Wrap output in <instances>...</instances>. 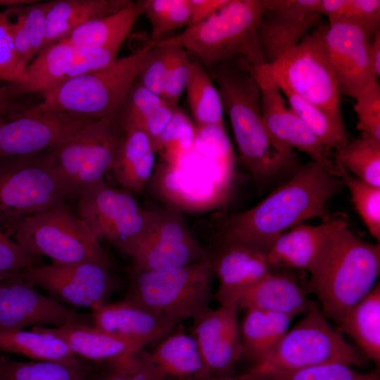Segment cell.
<instances>
[{"label": "cell", "instance_id": "obj_1", "mask_svg": "<svg viewBox=\"0 0 380 380\" xmlns=\"http://www.w3.org/2000/svg\"><path fill=\"white\" fill-rule=\"evenodd\" d=\"M336 169L315 161L299 167L293 177L253 208L230 215L220 243H238L267 252L289 229L316 217L329 218L327 202L341 189Z\"/></svg>", "mask_w": 380, "mask_h": 380}, {"label": "cell", "instance_id": "obj_2", "mask_svg": "<svg viewBox=\"0 0 380 380\" xmlns=\"http://www.w3.org/2000/svg\"><path fill=\"white\" fill-rule=\"evenodd\" d=\"M210 70L218 84L241 161L255 182L264 185L296 172L298 167L293 150L276 140L264 124L260 87L245 61L222 62Z\"/></svg>", "mask_w": 380, "mask_h": 380}, {"label": "cell", "instance_id": "obj_3", "mask_svg": "<svg viewBox=\"0 0 380 380\" xmlns=\"http://www.w3.org/2000/svg\"><path fill=\"white\" fill-rule=\"evenodd\" d=\"M379 272V243L358 238L346 221L327 236L307 288L317 296L325 317L338 324L372 290Z\"/></svg>", "mask_w": 380, "mask_h": 380}, {"label": "cell", "instance_id": "obj_4", "mask_svg": "<svg viewBox=\"0 0 380 380\" xmlns=\"http://www.w3.org/2000/svg\"><path fill=\"white\" fill-rule=\"evenodd\" d=\"M267 0H229L213 15L180 34L157 44L177 45L194 55L209 69L232 61L252 65L265 63L258 36Z\"/></svg>", "mask_w": 380, "mask_h": 380}, {"label": "cell", "instance_id": "obj_5", "mask_svg": "<svg viewBox=\"0 0 380 380\" xmlns=\"http://www.w3.org/2000/svg\"><path fill=\"white\" fill-rule=\"evenodd\" d=\"M156 44L149 40L137 51L117 58L103 69L61 82L43 92L42 102L29 109L91 119L115 116L138 77L147 53Z\"/></svg>", "mask_w": 380, "mask_h": 380}, {"label": "cell", "instance_id": "obj_6", "mask_svg": "<svg viewBox=\"0 0 380 380\" xmlns=\"http://www.w3.org/2000/svg\"><path fill=\"white\" fill-rule=\"evenodd\" d=\"M213 274L212 253L168 270H146L132 265L122 300L179 322L194 319L210 308Z\"/></svg>", "mask_w": 380, "mask_h": 380}, {"label": "cell", "instance_id": "obj_7", "mask_svg": "<svg viewBox=\"0 0 380 380\" xmlns=\"http://www.w3.org/2000/svg\"><path fill=\"white\" fill-rule=\"evenodd\" d=\"M8 229L25 251L47 257L53 264L93 262L110 267L99 241L65 203L25 217Z\"/></svg>", "mask_w": 380, "mask_h": 380}, {"label": "cell", "instance_id": "obj_8", "mask_svg": "<svg viewBox=\"0 0 380 380\" xmlns=\"http://www.w3.org/2000/svg\"><path fill=\"white\" fill-rule=\"evenodd\" d=\"M327 27L320 23L266 67L277 86L287 87L344 125L338 83L324 42Z\"/></svg>", "mask_w": 380, "mask_h": 380}, {"label": "cell", "instance_id": "obj_9", "mask_svg": "<svg viewBox=\"0 0 380 380\" xmlns=\"http://www.w3.org/2000/svg\"><path fill=\"white\" fill-rule=\"evenodd\" d=\"M125 137L117 115L94 119L50 149L52 167L70 196L104 179L118 158Z\"/></svg>", "mask_w": 380, "mask_h": 380}, {"label": "cell", "instance_id": "obj_10", "mask_svg": "<svg viewBox=\"0 0 380 380\" xmlns=\"http://www.w3.org/2000/svg\"><path fill=\"white\" fill-rule=\"evenodd\" d=\"M51 148L0 158V215L8 227L65 203L70 194L52 167Z\"/></svg>", "mask_w": 380, "mask_h": 380}, {"label": "cell", "instance_id": "obj_11", "mask_svg": "<svg viewBox=\"0 0 380 380\" xmlns=\"http://www.w3.org/2000/svg\"><path fill=\"white\" fill-rule=\"evenodd\" d=\"M368 360L333 328L315 303L260 365L294 369L327 363L365 366Z\"/></svg>", "mask_w": 380, "mask_h": 380}, {"label": "cell", "instance_id": "obj_12", "mask_svg": "<svg viewBox=\"0 0 380 380\" xmlns=\"http://www.w3.org/2000/svg\"><path fill=\"white\" fill-rule=\"evenodd\" d=\"M76 196L80 218L94 237L129 255L147 231L151 210L142 208L127 192L109 186L104 179L84 186Z\"/></svg>", "mask_w": 380, "mask_h": 380}, {"label": "cell", "instance_id": "obj_13", "mask_svg": "<svg viewBox=\"0 0 380 380\" xmlns=\"http://www.w3.org/2000/svg\"><path fill=\"white\" fill-rule=\"evenodd\" d=\"M212 253L194 237L177 210H151L147 231L129 256L134 267L146 270L175 268Z\"/></svg>", "mask_w": 380, "mask_h": 380}, {"label": "cell", "instance_id": "obj_14", "mask_svg": "<svg viewBox=\"0 0 380 380\" xmlns=\"http://www.w3.org/2000/svg\"><path fill=\"white\" fill-rule=\"evenodd\" d=\"M19 275L61 303L91 310L107 303L115 287L109 267L93 262L39 265Z\"/></svg>", "mask_w": 380, "mask_h": 380}, {"label": "cell", "instance_id": "obj_15", "mask_svg": "<svg viewBox=\"0 0 380 380\" xmlns=\"http://www.w3.org/2000/svg\"><path fill=\"white\" fill-rule=\"evenodd\" d=\"M68 324L93 325V321L91 315L79 313L42 294L19 274L0 280V331Z\"/></svg>", "mask_w": 380, "mask_h": 380}, {"label": "cell", "instance_id": "obj_16", "mask_svg": "<svg viewBox=\"0 0 380 380\" xmlns=\"http://www.w3.org/2000/svg\"><path fill=\"white\" fill-rule=\"evenodd\" d=\"M94 119L64 113L25 111L0 118V158L53 148Z\"/></svg>", "mask_w": 380, "mask_h": 380}, {"label": "cell", "instance_id": "obj_17", "mask_svg": "<svg viewBox=\"0 0 380 380\" xmlns=\"http://www.w3.org/2000/svg\"><path fill=\"white\" fill-rule=\"evenodd\" d=\"M373 35L351 23L327 25L324 42L340 95L355 99L378 82L369 58Z\"/></svg>", "mask_w": 380, "mask_h": 380}, {"label": "cell", "instance_id": "obj_18", "mask_svg": "<svg viewBox=\"0 0 380 380\" xmlns=\"http://www.w3.org/2000/svg\"><path fill=\"white\" fill-rule=\"evenodd\" d=\"M246 64L255 78L260 91V111L271 135L281 144L307 154L312 161L336 170L325 148L300 118L288 108L281 91L270 77L266 63Z\"/></svg>", "mask_w": 380, "mask_h": 380}, {"label": "cell", "instance_id": "obj_19", "mask_svg": "<svg viewBox=\"0 0 380 380\" xmlns=\"http://www.w3.org/2000/svg\"><path fill=\"white\" fill-rule=\"evenodd\" d=\"M236 305L208 308L194 318V337L203 363L213 378L232 377L243 357Z\"/></svg>", "mask_w": 380, "mask_h": 380}, {"label": "cell", "instance_id": "obj_20", "mask_svg": "<svg viewBox=\"0 0 380 380\" xmlns=\"http://www.w3.org/2000/svg\"><path fill=\"white\" fill-rule=\"evenodd\" d=\"M318 0H267L258 27L265 63L276 61L321 23Z\"/></svg>", "mask_w": 380, "mask_h": 380}, {"label": "cell", "instance_id": "obj_21", "mask_svg": "<svg viewBox=\"0 0 380 380\" xmlns=\"http://www.w3.org/2000/svg\"><path fill=\"white\" fill-rule=\"evenodd\" d=\"M267 253L238 243H220L212 251L213 271L219 279L215 298L238 306L246 293L273 270Z\"/></svg>", "mask_w": 380, "mask_h": 380}, {"label": "cell", "instance_id": "obj_22", "mask_svg": "<svg viewBox=\"0 0 380 380\" xmlns=\"http://www.w3.org/2000/svg\"><path fill=\"white\" fill-rule=\"evenodd\" d=\"M93 325L106 332L147 345L165 336L179 322L120 300L91 310Z\"/></svg>", "mask_w": 380, "mask_h": 380}, {"label": "cell", "instance_id": "obj_23", "mask_svg": "<svg viewBox=\"0 0 380 380\" xmlns=\"http://www.w3.org/2000/svg\"><path fill=\"white\" fill-rule=\"evenodd\" d=\"M346 221L329 217L319 225L300 224L281 234L266 253L270 267L298 268L310 272L330 232Z\"/></svg>", "mask_w": 380, "mask_h": 380}, {"label": "cell", "instance_id": "obj_24", "mask_svg": "<svg viewBox=\"0 0 380 380\" xmlns=\"http://www.w3.org/2000/svg\"><path fill=\"white\" fill-rule=\"evenodd\" d=\"M42 328L63 340L80 359L96 363L114 361L144 348L143 341L103 331L93 325L68 324Z\"/></svg>", "mask_w": 380, "mask_h": 380}, {"label": "cell", "instance_id": "obj_25", "mask_svg": "<svg viewBox=\"0 0 380 380\" xmlns=\"http://www.w3.org/2000/svg\"><path fill=\"white\" fill-rule=\"evenodd\" d=\"M308 291L291 274L272 270L246 293L239 308L259 309L292 319L307 314L315 304Z\"/></svg>", "mask_w": 380, "mask_h": 380}, {"label": "cell", "instance_id": "obj_26", "mask_svg": "<svg viewBox=\"0 0 380 380\" xmlns=\"http://www.w3.org/2000/svg\"><path fill=\"white\" fill-rule=\"evenodd\" d=\"M132 1L131 0L49 1L46 15L45 35L42 49L67 38L82 25L115 13L128 6Z\"/></svg>", "mask_w": 380, "mask_h": 380}, {"label": "cell", "instance_id": "obj_27", "mask_svg": "<svg viewBox=\"0 0 380 380\" xmlns=\"http://www.w3.org/2000/svg\"><path fill=\"white\" fill-rule=\"evenodd\" d=\"M148 355L165 376L175 380H211L193 336L174 333L165 338Z\"/></svg>", "mask_w": 380, "mask_h": 380}, {"label": "cell", "instance_id": "obj_28", "mask_svg": "<svg viewBox=\"0 0 380 380\" xmlns=\"http://www.w3.org/2000/svg\"><path fill=\"white\" fill-rule=\"evenodd\" d=\"M74 49L67 39L43 48L24 68L13 84L18 96L49 91L64 80Z\"/></svg>", "mask_w": 380, "mask_h": 380}, {"label": "cell", "instance_id": "obj_29", "mask_svg": "<svg viewBox=\"0 0 380 380\" xmlns=\"http://www.w3.org/2000/svg\"><path fill=\"white\" fill-rule=\"evenodd\" d=\"M156 153L153 141L147 133L139 128L127 129L111 171L125 189L141 192L152 175Z\"/></svg>", "mask_w": 380, "mask_h": 380}, {"label": "cell", "instance_id": "obj_30", "mask_svg": "<svg viewBox=\"0 0 380 380\" xmlns=\"http://www.w3.org/2000/svg\"><path fill=\"white\" fill-rule=\"evenodd\" d=\"M337 330L350 336L370 361L380 365V285L352 307L338 324Z\"/></svg>", "mask_w": 380, "mask_h": 380}, {"label": "cell", "instance_id": "obj_31", "mask_svg": "<svg viewBox=\"0 0 380 380\" xmlns=\"http://www.w3.org/2000/svg\"><path fill=\"white\" fill-rule=\"evenodd\" d=\"M239 327L243 356L254 365L263 362L288 331L289 316L248 309Z\"/></svg>", "mask_w": 380, "mask_h": 380}, {"label": "cell", "instance_id": "obj_32", "mask_svg": "<svg viewBox=\"0 0 380 380\" xmlns=\"http://www.w3.org/2000/svg\"><path fill=\"white\" fill-rule=\"evenodd\" d=\"M144 0L132 1L128 6L76 28L67 38L75 50L124 43L137 19L144 13Z\"/></svg>", "mask_w": 380, "mask_h": 380}, {"label": "cell", "instance_id": "obj_33", "mask_svg": "<svg viewBox=\"0 0 380 380\" xmlns=\"http://www.w3.org/2000/svg\"><path fill=\"white\" fill-rule=\"evenodd\" d=\"M0 351L23 355L34 361L82 362L63 340L42 327H34L30 331H0Z\"/></svg>", "mask_w": 380, "mask_h": 380}, {"label": "cell", "instance_id": "obj_34", "mask_svg": "<svg viewBox=\"0 0 380 380\" xmlns=\"http://www.w3.org/2000/svg\"><path fill=\"white\" fill-rule=\"evenodd\" d=\"M233 380H380L379 368L359 372L341 363H327L294 369L253 365Z\"/></svg>", "mask_w": 380, "mask_h": 380}, {"label": "cell", "instance_id": "obj_35", "mask_svg": "<svg viewBox=\"0 0 380 380\" xmlns=\"http://www.w3.org/2000/svg\"><path fill=\"white\" fill-rule=\"evenodd\" d=\"M186 91L196 128L224 127L219 91L201 64L191 61Z\"/></svg>", "mask_w": 380, "mask_h": 380}, {"label": "cell", "instance_id": "obj_36", "mask_svg": "<svg viewBox=\"0 0 380 380\" xmlns=\"http://www.w3.org/2000/svg\"><path fill=\"white\" fill-rule=\"evenodd\" d=\"M49 1H34L16 10L13 23L14 49L18 59L30 61L42 49L45 35L46 15Z\"/></svg>", "mask_w": 380, "mask_h": 380}, {"label": "cell", "instance_id": "obj_37", "mask_svg": "<svg viewBox=\"0 0 380 380\" xmlns=\"http://www.w3.org/2000/svg\"><path fill=\"white\" fill-rule=\"evenodd\" d=\"M90 369L83 362H21L0 355V380H85Z\"/></svg>", "mask_w": 380, "mask_h": 380}, {"label": "cell", "instance_id": "obj_38", "mask_svg": "<svg viewBox=\"0 0 380 380\" xmlns=\"http://www.w3.org/2000/svg\"><path fill=\"white\" fill-rule=\"evenodd\" d=\"M335 164L356 178L380 187V140L362 134L335 151Z\"/></svg>", "mask_w": 380, "mask_h": 380}, {"label": "cell", "instance_id": "obj_39", "mask_svg": "<svg viewBox=\"0 0 380 380\" xmlns=\"http://www.w3.org/2000/svg\"><path fill=\"white\" fill-rule=\"evenodd\" d=\"M277 87L286 96L290 108L318 138L328 153L331 150L336 151L348 143V134L345 125L338 124L319 108L287 87Z\"/></svg>", "mask_w": 380, "mask_h": 380}, {"label": "cell", "instance_id": "obj_40", "mask_svg": "<svg viewBox=\"0 0 380 380\" xmlns=\"http://www.w3.org/2000/svg\"><path fill=\"white\" fill-rule=\"evenodd\" d=\"M196 129L178 108L155 142V149L167 166L177 167L194 149Z\"/></svg>", "mask_w": 380, "mask_h": 380}, {"label": "cell", "instance_id": "obj_41", "mask_svg": "<svg viewBox=\"0 0 380 380\" xmlns=\"http://www.w3.org/2000/svg\"><path fill=\"white\" fill-rule=\"evenodd\" d=\"M316 13L326 15L329 23L337 21L354 23L372 34L379 30V0H318Z\"/></svg>", "mask_w": 380, "mask_h": 380}, {"label": "cell", "instance_id": "obj_42", "mask_svg": "<svg viewBox=\"0 0 380 380\" xmlns=\"http://www.w3.org/2000/svg\"><path fill=\"white\" fill-rule=\"evenodd\" d=\"M336 174L348 186L355 208L370 234L380 241V187L359 179L335 164Z\"/></svg>", "mask_w": 380, "mask_h": 380}, {"label": "cell", "instance_id": "obj_43", "mask_svg": "<svg viewBox=\"0 0 380 380\" xmlns=\"http://www.w3.org/2000/svg\"><path fill=\"white\" fill-rule=\"evenodd\" d=\"M143 14L151 25L150 40L156 44L167 32L187 27L191 21L188 0H144Z\"/></svg>", "mask_w": 380, "mask_h": 380}, {"label": "cell", "instance_id": "obj_44", "mask_svg": "<svg viewBox=\"0 0 380 380\" xmlns=\"http://www.w3.org/2000/svg\"><path fill=\"white\" fill-rule=\"evenodd\" d=\"M165 100L159 95L134 82L117 113V118L124 129H142L156 110Z\"/></svg>", "mask_w": 380, "mask_h": 380}, {"label": "cell", "instance_id": "obj_45", "mask_svg": "<svg viewBox=\"0 0 380 380\" xmlns=\"http://www.w3.org/2000/svg\"><path fill=\"white\" fill-rule=\"evenodd\" d=\"M173 45L156 44L147 53L138 77L139 82L162 97Z\"/></svg>", "mask_w": 380, "mask_h": 380}, {"label": "cell", "instance_id": "obj_46", "mask_svg": "<svg viewBox=\"0 0 380 380\" xmlns=\"http://www.w3.org/2000/svg\"><path fill=\"white\" fill-rule=\"evenodd\" d=\"M123 43H115L100 47L75 50L64 81L103 69L118 58Z\"/></svg>", "mask_w": 380, "mask_h": 380}, {"label": "cell", "instance_id": "obj_47", "mask_svg": "<svg viewBox=\"0 0 380 380\" xmlns=\"http://www.w3.org/2000/svg\"><path fill=\"white\" fill-rule=\"evenodd\" d=\"M356 128L362 134L380 140V86L378 82L355 99Z\"/></svg>", "mask_w": 380, "mask_h": 380}, {"label": "cell", "instance_id": "obj_48", "mask_svg": "<svg viewBox=\"0 0 380 380\" xmlns=\"http://www.w3.org/2000/svg\"><path fill=\"white\" fill-rule=\"evenodd\" d=\"M4 222L0 215V274L15 276L30 267L42 265V258L27 253L2 230L1 225Z\"/></svg>", "mask_w": 380, "mask_h": 380}, {"label": "cell", "instance_id": "obj_49", "mask_svg": "<svg viewBox=\"0 0 380 380\" xmlns=\"http://www.w3.org/2000/svg\"><path fill=\"white\" fill-rule=\"evenodd\" d=\"M173 46L162 98L170 104L178 106L179 99L187 86L191 61L184 48L177 45Z\"/></svg>", "mask_w": 380, "mask_h": 380}, {"label": "cell", "instance_id": "obj_50", "mask_svg": "<svg viewBox=\"0 0 380 380\" xmlns=\"http://www.w3.org/2000/svg\"><path fill=\"white\" fill-rule=\"evenodd\" d=\"M13 23L8 12H0V80L12 82L23 70L14 49Z\"/></svg>", "mask_w": 380, "mask_h": 380}, {"label": "cell", "instance_id": "obj_51", "mask_svg": "<svg viewBox=\"0 0 380 380\" xmlns=\"http://www.w3.org/2000/svg\"><path fill=\"white\" fill-rule=\"evenodd\" d=\"M228 1L229 0H188L191 15L189 26L196 25L207 19L222 8Z\"/></svg>", "mask_w": 380, "mask_h": 380}, {"label": "cell", "instance_id": "obj_52", "mask_svg": "<svg viewBox=\"0 0 380 380\" xmlns=\"http://www.w3.org/2000/svg\"><path fill=\"white\" fill-rule=\"evenodd\" d=\"M0 88V118L8 115L13 100L18 96L13 83Z\"/></svg>", "mask_w": 380, "mask_h": 380}, {"label": "cell", "instance_id": "obj_53", "mask_svg": "<svg viewBox=\"0 0 380 380\" xmlns=\"http://www.w3.org/2000/svg\"><path fill=\"white\" fill-rule=\"evenodd\" d=\"M369 58L372 68L378 79L380 76V30L376 31L372 38Z\"/></svg>", "mask_w": 380, "mask_h": 380}, {"label": "cell", "instance_id": "obj_54", "mask_svg": "<svg viewBox=\"0 0 380 380\" xmlns=\"http://www.w3.org/2000/svg\"><path fill=\"white\" fill-rule=\"evenodd\" d=\"M211 380H233V379L232 376V377H227V378H216V379H213Z\"/></svg>", "mask_w": 380, "mask_h": 380}, {"label": "cell", "instance_id": "obj_55", "mask_svg": "<svg viewBox=\"0 0 380 380\" xmlns=\"http://www.w3.org/2000/svg\"><path fill=\"white\" fill-rule=\"evenodd\" d=\"M13 277V276H9V275L0 274V280L8 278V277Z\"/></svg>", "mask_w": 380, "mask_h": 380}, {"label": "cell", "instance_id": "obj_56", "mask_svg": "<svg viewBox=\"0 0 380 380\" xmlns=\"http://www.w3.org/2000/svg\"><path fill=\"white\" fill-rule=\"evenodd\" d=\"M160 380H175V379H171V378H170V377L165 376V377L161 379Z\"/></svg>", "mask_w": 380, "mask_h": 380}]
</instances>
